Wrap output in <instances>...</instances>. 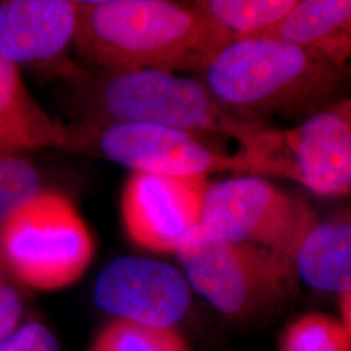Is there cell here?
Returning <instances> with one entry per match:
<instances>
[{
    "label": "cell",
    "mask_w": 351,
    "mask_h": 351,
    "mask_svg": "<svg viewBox=\"0 0 351 351\" xmlns=\"http://www.w3.org/2000/svg\"><path fill=\"white\" fill-rule=\"evenodd\" d=\"M73 45L101 72L199 71L232 43L194 8L164 0L77 1Z\"/></svg>",
    "instance_id": "cell-1"
},
{
    "label": "cell",
    "mask_w": 351,
    "mask_h": 351,
    "mask_svg": "<svg viewBox=\"0 0 351 351\" xmlns=\"http://www.w3.org/2000/svg\"><path fill=\"white\" fill-rule=\"evenodd\" d=\"M348 66L320 51L276 39L232 42L203 71V82L230 111L301 123L339 103Z\"/></svg>",
    "instance_id": "cell-2"
},
{
    "label": "cell",
    "mask_w": 351,
    "mask_h": 351,
    "mask_svg": "<svg viewBox=\"0 0 351 351\" xmlns=\"http://www.w3.org/2000/svg\"><path fill=\"white\" fill-rule=\"evenodd\" d=\"M88 103L98 119L91 125L146 124L215 133L237 141L239 150L252 147L267 126L230 111L203 81L167 71L101 72Z\"/></svg>",
    "instance_id": "cell-3"
},
{
    "label": "cell",
    "mask_w": 351,
    "mask_h": 351,
    "mask_svg": "<svg viewBox=\"0 0 351 351\" xmlns=\"http://www.w3.org/2000/svg\"><path fill=\"white\" fill-rule=\"evenodd\" d=\"M189 285L230 319H256L290 301L298 289L291 259L256 245L221 237L198 224L175 251Z\"/></svg>",
    "instance_id": "cell-4"
},
{
    "label": "cell",
    "mask_w": 351,
    "mask_h": 351,
    "mask_svg": "<svg viewBox=\"0 0 351 351\" xmlns=\"http://www.w3.org/2000/svg\"><path fill=\"white\" fill-rule=\"evenodd\" d=\"M93 234L75 204L40 191L0 226V258L21 284L39 291L66 288L88 271Z\"/></svg>",
    "instance_id": "cell-5"
},
{
    "label": "cell",
    "mask_w": 351,
    "mask_h": 351,
    "mask_svg": "<svg viewBox=\"0 0 351 351\" xmlns=\"http://www.w3.org/2000/svg\"><path fill=\"white\" fill-rule=\"evenodd\" d=\"M242 152L252 176L289 178L319 195H346L351 188L350 101L342 99L288 129L267 126L255 146Z\"/></svg>",
    "instance_id": "cell-6"
},
{
    "label": "cell",
    "mask_w": 351,
    "mask_h": 351,
    "mask_svg": "<svg viewBox=\"0 0 351 351\" xmlns=\"http://www.w3.org/2000/svg\"><path fill=\"white\" fill-rule=\"evenodd\" d=\"M319 223L310 204L263 177L241 176L208 184L202 224L221 237L275 251L294 262L306 234Z\"/></svg>",
    "instance_id": "cell-7"
},
{
    "label": "cell",
    "mask_w": 351,
    "mask_h": 351,
    "mask_svg": "<svg viewBox=\"0 0 351 351\" xmlns=\"http://www.w3.org/2000/svg\"><path fill=\"white\" fill-rule=\"evenodd\" d=\"M69 147L94 150L133 173L206 177L217 172L251 175L242 151L229 155L202 141L199 134L146 124L85 125L71 130Z\"/></svg>",
    "instance_id": "cell-8"
},
{
    "label": "cell",
    "mask_w": 351,
    "mask_h": 351,
    "mask_svg": "<svg viewBox=\"0 0 351 351\" xmlns=\"http://www.w3.org/2000/svg\"><path fill=\"white\" fill-rule=\"evenodd\" d=\"M94 301L114 319L152 328H176L191 302L188 280L169 264L123 256L97 277Z\"/></svg>",
    "instance_id": "cell-9"
},
{
    "label": "cell",
    "mask_w": 351,
    "mask_h": 351,
    "mask_svg": "<svg viewBox=\"0 0 351 351\" xmlns=\"http://www.w3.org/2000/svg\"><path fill=\"white\" fill-rule=\"evenodd\" d=\"M206 177L132 173L121 213L129 239L152 252H173L190 229L202 223Z\"/></svg>",
    "instance_id": "cell-10"
},
{
    "label": "cell",
    "mask_w": 351,
    "mask_h": 351,
    "mask_svg": "<svg viewBox=\"0 0 351 351\" xmlns=\"http://www.w3.org/2000/svg\"><path fill=\"white\" fill-rule=\"evenodd\" d=\"M77 17V1L0 3V55L14 65L56 60L73 45Z\"/></svg>",
    "instance_id": "cell-11"
},
{
    "label": "cell",
    "mask_w": 351,
    "mask_h": 351,
    "mask_svg": "<svg viewBox=\"0 0 351 351\" xmlns=\"http://www.w3.org/2000/svg\"><path fill=\"white\" fill-rule=\"evenodd\" d=\"M69 129L53 121L27 91L17 65L0 55V150L19 154L68 147Z\"/></svg>",
    "instance_id": "cell-12"
},
{
    "label": "cell",
    "mask_w": 351,
    "mask_h": 351,
    "mask_svg": "<svg viewBox=\"0 0 351 351\" xmlns=\"http://www.w3.org/2000/svg\"><path fill=\"white\" fill-rule=\"evenodd\" d=\"M351 1L302 0L277 24L256 38L320 51L346 65L351 47Z\"/></svg>",
    "instance_id": "cell-13"
},
{
    "label": "cell",
    "mask_w": 351,
    "mask_h": 351,
    "mask_svg": "<svg viewBox=\"0 0 351 351\" xmlns=\"http://www.w3.org/2000/svg\"><path fill=\"white\" fill-rule=\"evenodd\" d=\"M298 277L317 290L351 291V223L349 217L317 223L294 258Z\"/></svg>",
    "instance_id": "cell-14"
},
{
    "label": "cell",
    "mask_w": 351,
    "mask_h": 351,
    "mask_svg": "<svg viewBox=\"0 0 351 351\" xmlns=\"http://www.w3.org/2000/svg\"><path fill=\"white\" fill-rule=\"evenodd\" d=\"M297 0H202L197 11L229 36L232 42L259 37L277 24Z\"/></svg>",
    "instance_id": "cell-15"
},
{
    "label": "cell",
    "mask_w": 351,
    "mask_h": 351,
    "mask_svg": "<svg viewBox=\"0 0 351 351\" xmlns=\"http://www.w3.org/2000/svg\"><path fill=\"white\" fill-rule=\"evenodd\" d=\"M88 351H189L177 328H152L113 319L98 332Z\"/></svg>",
    "instance_id": "cell-16"
},
{
    "label": "cell",
    "mask_w": 351,
    "mask_h": 351,
    "mask_svg": "<svg viewBox=\"0 0 351 351\" xmlns=\"http://www.w3.org/2000/svg\"><path fill=\"white\" fill-rule=\"evenodd\" d=\"M278 351H351V330L329 315H303L284 329Z\"/></svg>",
    "instance_id": "cell-17"
},
{
    "label": "cell",
    "mask_w": 351,
    "mask_h": 351,
    "mask_svg": "<svg viewBox=\"0 0 351 351\" xmlns=\"http://www.w3.org/2000/svg\"><path fill=\"white\" fill-rule=\"evenodd\" d=\"M40 191L37 168L19 154L0 150V226Z\"/></svg>",
    "instance_id": "cell-18"
},
{
    "label": "cell",
    "mask_w": 351,
    "mask_h": 351,
    "mask_svg": "<svg viewBox=\"0 0 351 351\" xmlns=\"http://www.w3.org/2000/svg\"><path fill=\"white\" fill-rule=\"evenodd\" d=\"M0 351H60V346L47 326L30 322L0 342Z\"/></svg>",
    "instance_id": "cell-19"
},
{
    "label": "cell",
    "mask_w": 351,
    "mask_h": 351,
    "mask_svg": "<svg viewBox=\"0 0 351 351\" xmlns=\"http://www.w3.org/2000/svg\"><path fill=\"white\" fill-rule=\"evenodd\" d=\"M23 316V302L14 289L0 280V342L19 329Z\"/></svg>",
    "instance_id": "cell-20"
},
{
    "label": "cell",
    "mask_w": 351,
    "mask_h": 351,
    "mask_svg": "<svg viewBox=\"0 0 351 351\" xmlns=\"http://www.w3.org/2000/svg\"><path fill=\"white\" fill-rule=\"evenodd\" d=\"M339 307H341V322L351 330V291L339 294Z\"/></svg>",
    "instance_id": "cell-21"
}]
</instances>
